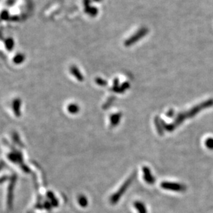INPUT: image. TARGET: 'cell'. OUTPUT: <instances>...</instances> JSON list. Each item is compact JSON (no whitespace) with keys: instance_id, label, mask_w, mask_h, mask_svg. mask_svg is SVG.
I'll use <instances>...</instances> for the list:
<instances>
[{"instance_id":"obj_3","label":"cell","mask_w":213,"mask_h":213,"mask_svg":"<svg viewBox=\"0 0 213 213\" xmlns=\"http://www.w3.org/2000/svg\"><path fill=\"white\" fill-rule=\"evenodd\" d=\"M80 205H82V206H86V205H87V200L86 198L82 197L81 199H80Z\"/></svg>"},{"instance_id":"obj_1","label":"cell","mask_w":213,"mask_h":213,"mask_svg":"<svg viewBox=\"0 0 213 213\" xmlns=\"http://www.w3.org/2000/svg\"><path fill=\"white\" fill-rule=\"evenodd\" d=\"M134 207L136 208L137 211L138 213H148V210L143 203L141 202H136L134 204Z\"/></svg>"},{"instance_id":"obj_2","label":"cell","mask_w":213,"mask_h":213,"mask_svg":"<svg viewBox=\"0 0 213 213\" xmlns=\"http://www.w3.org/2000/svg\"><path fill=\"white\" fill-rule=\"evenodd\" d=\"M163 188H166V189L172 190L174 191H181V188L180 185L177 184H172V183H167V184H163Z\"/></svg>"}]
</instances>
